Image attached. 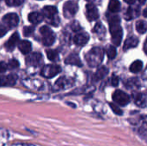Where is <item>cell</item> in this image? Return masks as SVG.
Masks as SVG:
<instances>
[{"instance_id":"13","label":"cell","mask_w":147,"mask_h":146,"mask_svg":"<svg viewBox=\"0 0 147 146\" xmlns=\"http://www.w3.org/2000/svg\"><path fill=\"white\" fill-rule=\"evenodd\" d=\"M19 34L18 33H14L10 38L8 40V41L5 43V48L8 50V51H12L16 45H18L19 43Z\"/></svg>"},{"instance_id":"19","label":"cell","mask_w":147,"mask_h":146,"mask_svg":"<svg viewBox=\"0 0 147 146\" xmlns=\"http://www.w3.org/2000/svg\"><path fill=\"white\" fill-rule=\"evenodd\" d=\"M121 9V3L119 0H110L109 3V10L112 13H116Z\"/></svg>"},{"instance_id":"8","label":"cell","mask_w":147,"mask_h":146,"mask_svg":"<svg viewBox=\"0 0 147 146\" xmlns=\"http://www.w3.org/2000/svg\"><path fill=\"white\" fill-rule=\"evenodd\" d=\"M3 22L4 25L9 28H13L16 27L19 23V17L16 13H9L3 17Z\"/></svg>"},{"instance_id":"3","label":"cell","mask_w":147,"mask_h":146,"mask_svg":"<svg viewBox=\"0 0 147 146\" xmlns=\"http://www.w3.org/2000/svg\"><path fill=\"white\" fill-rule=\"evenodd\" d=\"M43 15L46 17L47 23L53 26H59V18L58 15V9L55 6H45L42 9Z\"/></svg>"},{"instance_id":"11","label":"cell","mask_w":147,"mask_h":146,"mask_svg":"<svg viewBox=\"0 0 147 146\" xmlns=\"http://www.w3.org/2000/svg\"><path fill=\"white\" fill-rule=\"evenodd\" d=\"M89 40H90V35L85 32L78 33L73 38V41L77 46H84L85 44H87Z\"/></svg>"},{"instance_id":"5","label":"cell","mask_w":147,"mask_h":146,"mask_svg":"<svg viewBox=\"0 0 147 146\" xmlns=\"http://www.w3.org/2000/svg\"><path fill=\"white\" fill-rule=\"evenodd\" d=\"M61 71V68L58 65H45L40 71V74L46 78H53V77L57 76Z\"/></svg>"},{"instance_id":"37","label":"cell","mask_w":147,"mask_h":146,"mask_svg":"<svg viewBox=\"0 0 147 146\" xmlns=\"http://www.w3.org/2000/svg\"><path fill=\"white\" fill-rule=\"evenodd\" d=\"M139 1H140V3L141 4H144V3L146 2V0H139Z\"/></svg>"},{"instance_id":"16","label":"cell","mask_w":147,"mask_h":146,"mask_svg":"<svg viewBox=\"0 0 147 146\" xmlns=\"http://www.w3.org/2000/svg\"><path fill=\"white\" fill-rule=\"evenodd\" d=\"M138 44H139V39L136 36H130L125 40L123 49H124V51H127L128 49L136 47L138 46Z\"/></svg>"},{"instance_id":"9","label":"cell","mask_w":147,"mask_h":146,"mask_svg":"<svg viewBox=\"0 0 147 146\" xmlns=\"http://www.w3.org/2000/svg\"><path fill=\"white\" fill-rule=\"evenodd\" d=\"M42 63V55L40 52H33L26 58V64L29 66H40Z\"/></svg>"},{"instance_id":"21","label":"cell","mask_w":147,"mask_h":146,"mask_svg":"<svg viewBox=\"0 0 147 146\" xmlns=\"http://www.w3.org/2000/svg\"><path fill=\"white\" fill-rule=\"evenodd\" d=\"M108 73H109L108 69H107L105 66H101V67L96 71V74H95V80L98 81V80L102 79Z\"/></svg>"},{"instance_id":"6","label":"cell","mask_w":147,"mask_h":146,"mask_svg":"<svg viewBox=\"0 0 147 146\" xmlns=\"http://www.w3.org/2000/svg\"><path fill=\"white\" fill-rule=\"evenodd\" d=\"M78 10V4L76 1H67L65 3L63 7L64 15L66 18H71L76 15Z\"/></svg>"},{"instance_id":"7","label":"cell","mask_w":147,"mask_h":146,"mask_svg":"<svg viewBox=\"0 0 147 146\" xmlns=\"http://www.w3.org/2000/svg\"><path fill=\"white\" fill-rule=\"evenodd\" d=\"M113 100L115 103L121 106H126L130 102V96L124 91L117 89L113 94Z\"/></svg>"},{"instance_id":"28","label":"cell","mask_w":147,"mask_h":146,"mask_svg":"<svg viewBox=\"0 0 147 146\" xmlns=\"http://www.w3.org/2000/svg\"><path fill=\"white\" fill-rule=\"evenodd\" d=\"M109 106H110L112 111H113L115 114H117V115H121V114H123V112L121 111V109L117 105H115V104H114V103H109Z\"/></svg>"},{"instance_id":"18","label":"cell","mask_w":147,"mask_h":146,"mask_svg":"<svg viewBox=\"0 0 147 146\" xmlns=\"http://www.w3.org/2000/svg\"><path fill=\"white\" fill-rule=\"evenodd\" d=\"M43 15L40 12H31L29 13L28 19L32 24H38L43 21Z\"/></svg>"},{"instance_id":"15","label":"cell","mask_w":147,"mask_h":146,"mask_svg":"<svg viewBox=\"0 0 147 146\" xmlns=\"http://www.w3.org/2000/svg\"><path fill=\"white\" fill-rule=\"evenodd\" d=\"M65 64L67 65H76V66H82L83 64L81 62V59L79 56L76 53H71L70 54L65 60Z\"/></svg>"},{"instance_id":"34","label":"cell","mask_w":147,"mask_h":146,"mask_svg":"<svg viewBox=\"0 0 147 146\" xmlns=\"http://www.w3.org/2000/svg\"><path fill=\"white\" fill-rule=\"evenodd\" d=\"M144 51H145L146 54L147 55V38H146V42H145V44H144Z\"/></svg>"},{"instance_id":"27","label":"cell","mask_w":147,"mask_h":146,"mask_svg":"<svg viewBox=\"0 0 147 146\" xmlns=\"http://www.w3.org/2000/svg\"><path fill=\"white\" fill-rule=\"evenodd\" d=\"M34 31V27L33 26H28V27H24L23 28V35L24 36H30Z\"/></svg>"},{"instance_id":"25","label":"cell","mask_w":147,"mask_h":146,"mask_svg":"<svg viewBox=\"0 0 147 146\" xmlns=\"http://www.w3.org/2000/svg\"><path fill=\"white\" fill-rule=\"evenodd\" d=\"M93 31H94V33L97 34L99 36H102V35H104L105 34V28H104L103 25L102 23H100V22H98V23L96 24Z\"/></svg>"},{"instance_id":"4","label":"cell","mask_w":147,"mask_h":146,"mask_svg":"<svg viewBox=\"0 0 147 146\" xmlns=\"http://www.w3.org/2000/svg\"><path fill=\"white\" fill-rule=\"evenodd\" d=\"M40 33L42 35V43L46 46H52L55 41V34L53 30L47 26H42L40 28Z\"/></svg>"},{"instance_id":"2","label":"cell","mask_w":147,"mask_h":146,"mask_svg":"<svg viewBox=\"0 0 147 146\" xmlns=\"http://www.w3.org/2000/svg\"><path fill=\"white\" fill-rule=\"evenodd\" d=\"M104 57V52L101 47H94L85 55V59L90 67L98 66Z\"/></svg>"},{"instance_id":"17","label":"cell","mask_w":147,"mask_h":146,"mask_svg":"<svg viewBox=\"0 0 147 146\" xmlns=\"http://www.w3.org/2000/svg\"><path fill=\"white\" fill-rule=\"evenodd\" d=\"M18 48L20 50V52L23 54H28L30 52L31 49H32V45L31 42L28 40H21L18 43Z\"/></svg>"},{"instance_id":"36","label":"cell","mask_w":147,"mask_h":146,"mask_svg":"<svg viewBox=\"0 0 147 146\" xmlns=\"http://www.w3.org/2000/svg\"><path fill=\"white\" fill-rule=\"evenodd\" d=\"M143 15H144L145 17H147V7L144 9V11H143Z\"/></svg>"},{"instance_id":"32","label":"cell","mask_w":147,"mask_h":146,"mask_svg":"<svg viewBox=\"0 0 147 146\" xmlns=\"http://www.w3.org/2000/svg\"><path fill=\"white\" fill-rule=\"evenodd\" d=\"M111 83L113 86H117L119 84V78L116 76H113L111 78Z\"/></svg>"},{"instance_id":"30","label":"cell","mask_w":147,"mask_h":146,"mask_svg":"<svg viewBox=\"0 0 147 146\" xmlns=\"http://www.w3.org/2000/svg\"><path fill=\"white\" fill-rule=\"evenodd\" d=\"M8 31V28L5 25H3L2 23H0V37H3L6 34Z\"/></svg>"},{"instance_id":"20","label":"cell","mask_w":147,"mask_h":146,"mask_svg":"<svg viewBox=\"0 0 147 146\" xmlns=\"http://www.w3.org/2000/svg\"><path fill=\"white\" fill-rule=\"evenodd\" d=\"M143 68V62L141 60H136L132 63L130 65V71L133 73H138L140 72Z\"/></svg>"},{"instance_id":"35","label":"cell","mask_w":147,"mask_h":146,"mask_svg":"<svg viewBox=\"0 0 147 146\" xmlns=\"http://www.w3.org/2000/svg\"><path fill=\"white\" fill-rule=\"evenodd\" d=\"M126 3H129V4H133V3H135V1L136 0H124Z\"/></svg>"},{"instance_id":"29","label":"cell","mask_w":147,"mask_h":146,"mask_svg":"<svg viewBox=\"0 0 147 146\" xmlns=\"http://www.w3.org/2000/svg\"><path fill=\"white\" fill-rule=\"evenodd\" d=\"M19 67V62L16 59H10L8 64V68L9 69H16Z\"/></svg>"},{"instance_id":"23","label":"cell","mask_w":147,"mask_h":146,"mask_svg":"<svg viewBox=\"0 0 147 146\" xmlns=\"http://www.w3.org/2000/svg\"><path fill=\"white\" fill-rule=\"evenodd\" d=\"M46 53H47V56L49 60L51 61H56L58 60V58H59V53L56 50H52V49H48L46 51Z\"/></svg>"},{"instance_id":"1","label":"cell","mask_w":147,"mask_h":146,"mask_svg":"<svg viewBox=\"0 0 147 146\" xmlns=\"http://www.w3.org/2000/svg\"><path fill=\"white\" fill-rule=\"evenodd\" d=\"M109 31L112 37V42L115 46H120L122 40V28L121 25V19L119 16H112L109 20Z\"/></svg>"},{"instance_id":"10","label":"cell","mask_w":147,"mask_h":146,"mask_svg":"<svg viewBox=\"0 0 147 146\" xmlns=\"http://www.w3.org/2000/svg\"><path fill=\"white\" fill-rule=\"evenodd\" d=\"M86 17L90 22L95 21L99 17V12L94 3H88L86 5Z\"/></svg>"},{"instance_id":"31","label":"cell","mask_w":147,"mask_h":146,"mask_svg":"<svg viewBox=\"0 0 147 146\" xmlns=\"http://www.w3.org/2000/svg\"><path fill=\"white\" fill-rule=\"evenodd\" d=\"M71 28H72V30L73 31H78V30H80L81 29V27L79 26V23L78 22H74L72 24H71Z\"/></svg>"},{"instance_id":"24","label":"cell","mask_w":147,"mask_h":146,"mask_svg":"<svg viewBox=\"0 0 147 146\" xmlns=\"http://www.w3.org/2000/svg\"><path fill=\"white\" fill-rule=\"evenodd\" d=\"M106 52H107L108 57H109L110 59H115V56H116V53H117L115 47L114 46H112V45H109V46H107Z\"/></svg>"},{"instance_id":"12","label":"cell","mask_w":147,"mask_h":146,"mask_svg":"<svg viewBox=\"0 0 147 146\" xmlns=\"http://www.w3.org/2000/svg\"><path fill=\"white\" fill-rule=\"evenodd\" d=\"M17 80L16 75H8V76H0V86H12L16 83Z\"/></svg>"},{"instance_id":"33","label":"cell","mask_w":147,"mask_h":146,"mask_svg":"<svg viewBox=\"0 0 147 146\" xmlns=\"http://www.w3.org/2000/svg\"><path fill=\"white\" fill-rule=\"evenodd\" d=\"M7 68H8V65L4 62H0V73L6 71Z\"/></svg>"},{"instance_id":"26","label":"cell","mask_w":147,"mask_h":146,"mask_svg":"<svg viewBox=\"0 0 147 146\" xmlns=\"http://www.w3.org/2000/svg\"><path fill=\"white\" fill-rule=\"evenodd\" d=\"M135 102L139 107H144L146 103V98L144 95H138L137 97L135 98Z\"/></svg>"},{"instance_id":"22","label":"cell","mask_w":147,"mask_h":146,"mask_svg":"<svg viewBox=\"0 0 147 146\" xmlns=\"http://www.w3.org/2000/svg\"><path fill=\"white\" fill-rule=\"evenodd\" d=\"M136 30L140 34H145L147 31V22L146 21H138L136 22Z\"/></svg>"},{"instance_id":"14","label":"cell","mask_w":147,"mask_h":146,"mask_svg":"<svg viewBox=\"0 0 147 146\" xmlns=\"http://www.w3.org/2000/svg\"><path fill=\"white\" fill-rule=\"evenodd\" d=\"M73 84V80L67 78V77H61L59 78L56 83H55V87L57 89H66L71 87Z\"/></svg>"}]
</instances>
